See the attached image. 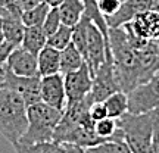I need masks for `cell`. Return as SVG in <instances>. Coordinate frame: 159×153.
Returning a JSON list of instances; mask_svg holds the SVG:
<instances>
[{"label":"cell","mask_w":159,"mask_h":153,"mask_svg":"<svg viewBox=\"0 0 159 153\" xmlns=\"http://www.w3.org/2000/svg\"><path fill=\"white\" fill-rule=\"evenodd\" d=\"M144 11H149L146 0H124L118 12H115L111 16H106L105 19L109 28H119Z\"/></svg>","instance_id":"13"},{"label":"cell","mask_w":159,"mask_h":153,"mask_svg":"<svg viewBox=\"0 0 159 153\" xmlns=\"http://www.w3.org/2000/svg\"><path fill=\"white\" fill-rule=\"evenodd\" d=\"M72 43L81 52L85 63L90 68L91 75H94L99 66L105 62L106 50L109 49V43L106 41L103 33L90 18L83 15L80 22L74 27Z\"/></svg>","instance_id":"4"},{"label":"cell","mask_w":159,"mask_h":153,"mask_svg":"<svg viewBox=\"0 0 159 153\" xmlns=\"http://www.w3.org/2000/svg\"><path fill=\"white\" fill-rule=\"evenodd\" d=\"M13 49H15V46L7 43V41H3L0 44V63L6 65V61H7V57H9V55L12 53Z\"/></svg>","instance_id":"29"},{"label":"cell","mask_w":159,"mask_h":153,"mask_svg":"<svg viewBox=\"0 0 159 153\" xmlns=\"http://www.w3.org/2000/svg\"><path fill=\"white\" fill-rule=\"evenodd\" d=\"M63 83H65V91H66V103L83 100L90 94L91 85H93V75L87 63H83V66L77 71L63 74Z\"/></svg>","instance_id":"9"},{"label":"cell","mask_w":159,"mask_h":153,"mask_svg":"<svg viewBox=\"0 0 159 153\" xmlns=\"http://www.w3.org/2000/svg\"><path fill=\"white\" fill-rule=\"evenodd\" d=\"M89 114H90V118L96 122V121H100V119L106 118L108 116V110H106V106H105L103 102H93L90 105Z\"/></svg>","instance_id":"28"},{"label":"cell","mask_w":159,"mask_h":153,"mask_svg":"<svg viewBox=\"0 0 159 153\" xmlns=\"http://www.w3.org/2000/svg\"><path fill=\"white\" fill-rule=\"evenodd\" d=\"M44 2L50 6V7H59V6L63 3V0H44Z\"/></svg>","instance_id":"33"},{"label":"cell","mask_w":159,"mask_h":153,"mask_svg":"<svg viewBox=\"0 0 159 153\" xmlns=\"http://www.w3.org/2000/svg\"><path fill=\"white\" fill-rule=\"evenodd\" d=\"M27 103L16 91L0 87V134L11 144L24 136L28 128Z\"/></svg>","instance_id":"2"},{"label":"cell","mask_w":159,"mask_h":153,"mask_svg":"<svg viewBox=\"0 0 159 153\" xmlns=\"http://www.w3.org/2000/svg\"><path fill=\"white\" fill-rule=\"evenodd\" d=\"M83 3H84V7H85L84 15L87 18H90L91 21L99 27V29L105 35L106 41L109 43V27L106 24L105 16L102 15V12L99 11V7H97V0H83Z\"/></svg>","instance_id":"23"},{"label":"cell","mask_w":159,"mask_h":153,"mask_svg":"<svg viewBox=\"0 0 159 153\" xmlns=\"http://www.w3.org/2000/svg\"><path fill=\"white\" fill-rule=\"evenodd\" d=\"M37 65H39L40 77L59 74L61 72V52L46 44L37 55Z\"/></svg>","instance_id":"14"},{"label":"cell","mask_w":159,"mask_h":153,"mask_svg":"<svg viewBox=\"0 0 159 153\" xmlns=\"http://www.w3.org/2000/svg\"><path fill=\"white\" fill-rule=\"evenodd\" d=\"M46 44H47V35L41 27H25V33L21 43L24 49H27L34 55H39Z\"/></svg>","instance_id":"18"},{"label":"cell","mask_w":159,"mask_h":153,"mask_svg":"<svg viewBox=\"0 0 159 153\" xmlns=\"http://www.w3.org/2000/svg\"><path fill=\"white\" fill-rule=\"evenodd\" d=\"M0 18H2V31L5 35V41L13 44L15 47L21 46L24 33H25V25H24L21 16L0 15Z\"/></svg>","instance_id":"15"},{"label":"cell","mask_w":159,"mask_h":153,"mask_svg":"<svg viewBox=\"0 0 159 153\" xmlns=\"http://www.w3.org/2000/svg\"><path fill=\"white\" fill-rule=\"evenodd\" d=\"M122 5V0H97V7L105 18L114 15Z\"/></svg>","instance_id":"27"},{"label":"cell","mask_w":159,"mask_h":153,"mask_svg":"<svg viewBox=\"0 0 159 153\" xmlns=\"http://www.w3.org/2000/svg\"><path fill=\"white\" fill-rule=\"evenodd\" d=\"M72 33H74L72 27H68V25L62 24L56 33H53L52 35L47 37V46L55 47L59 52L63 50L66 46L72 43Z\"/></svg>","instance_id":"24"},{"label":"cell","mask_w":159,"mask_h":153,"mask_svg":"<svg viewBox=\"0 0 159 153\" xmlns=\"http://www.w3.org/2000/svg\"><path fill=\"white\" fill-rule=\"evenodd\" d=\"M6 69L11 72L22 77H33L39 75V65H37V55L24 49L22 46L15 47L6 61Z\"/></svg>","instance_id":"12"},{"label":"cell","mask_w":159,"mask_h":153,"mask_svg":"<svg viewBox=\"0 0 159 153\" xmlns=\"http://www.w3.org/2000/svg\"><path fill=\"white\" fill-rule=\"evenodd\" d=\"M12 146L16 153H65V146L56 142L35 143V144L15 143Z\"/></svg>","instance_id":"21"},{"label":"cell","mask_w":159,"mask_h":153,"mask_svg":"<svg viewBox=\"0 0 159 153\" xmlns=\"http://www.w3.org/2000/svg\"><path fill=\"white\" fill-rule=\"evenodd\" d=\"M3 85L13 91H16L18 94L25 100L27 106L41 102V96H40L41 77L40 75L22 77V75H16L11 72L9 69H6L5 75H3Z\"/></svg>","instance_id":"8"},{"label":"cell","mask_w":159,"mask_h":153,"mask_svg":"<svg viewBox=\"0 0 159 153\" xmlns=\"http://www.w3.org/2000/svg\"><path fill=\"white\" fill-rule=\"evenodd\" d=\"M87 153H131L128 144L124 140V134L122 131L116 130L114 136L111 137L109 140L99 143L96 146H91V147L85 149Z\"/></svg>","instance_id":"16"},{"label":"cell","mask_w":159,"mask_h":153,"mask_svg":"<svg viewBox=\"0 0 159 153\" xmlns=\"http://www.w3.org/2000/svg\"><path fill=\"white\" fill-rule=\"evenodd\" d=\"M62 25V19H61V13H59V7H50V11L46 16L44 22L41 25L43 31L46 33V35L49 37L53 33H56L59 27Z\"/></svg>","instance_id":"26"},{"label":"cell","mask_w":159,"mask_h":153,"mask_svg":"<svg viewBox=\"0 0 159 153\" xmlns=\"http://www.w3.org/2000/svg\"><path fill=\"white\" fill-rule=\"evenodd\" d=\"M156 41H158V43H159V40H156Z\"/></svg>","instance_id":"38"},{"label":"cell","mask_w":159,"mask_h":153,"mask_svg":"<svg viewBox=\"0 0 159 153\" xmlns=\"http://www.w3.org/2000/svg\"><path fill=\"white\" fill-rule=\"evenodd\" d=\"M119 91V85L116 83L114 72V59L111 49L106 50V59L105 62L99 66L94 75H93V85L89 97L91 102H103L108 99L111 94Z\"/></svg>","instance_id":"7"},{"label":"cell","mask_w":159,"mask_h":153,"mask_svg":"<svg viewBox=\"0 0 159 153\" xmlns=\"http://www.w3.org/2000/svg\"><path fill=\"white\" fill-rule=\"evenodd\" d=\"M127 31L143 40H159V11H144L122 25Z\"/></svg>","instance_id":"11"},{"label":"cell","mask_w":159,"mask_h":153,"mask_svg":"<svg viewBox=\"0 0 159 153\" xmlns=\"http://www.w3.org/2000/svg\"><path fill=\"white\" fill-rule=\"evenodd\" d=\"M109 49L114 59V72L119 90L128 93L143 83L140 55L122 27L109 28Z\"/></svg>","instance_id":"1"},{"label":"cell","mask_w":159,"mask_h":153,"mask_svg":"<svg viewBox=\"0 0 159 153\" xmlns=\"http://www.w3.org/2000/svg\"><path fill=\"white\" fill-rule=\"evenodd\" d=\"M118 130V125H116V119L111 118V116H106V118L100 119V121H96L94 122V131L99 137L102 138H109L112 137Z\"/></svg>","instance_id":"25"},{"label":"cell","mask_w":159,"mask_h":153,"mask_svg":"<svg viewBox=\"0 0 159 153\" xmlns=\"http://www.w3.org/2000/svg\"><path fill=\"white\" fill-rule=\"evenodd\" d=\"M27 114H28V128L16 143L35 144V143L55 142L53 134L56 125L61 122L62 110L52 108L44 102H37L34 105H30Z\"/></svg>","instance_id":"5"},{"label":"cell","mask_w":159,"mask_h":153,"mask_svg":"<svg viewBox=\"0 0 159 153\" xmlns=\"http://www.w3.org/2000/svg\"><path fill=\"white\" fill-rule=\"evenodd\" d=\"M0 28H2V18H0Z\"/></svg>","instance_id":"37"},{"label":"cell","mask_w":159,"mask_h":153,"mask_svg":"<svg viewBox=\"0 0 159 153\" xmlns=\"http://www.w3.org/2000/svg\"><path fill=\"white\" fill-rule=\"evenodd\" d=\"M44 0H19V3H21V7H22V12L24 11H30V9H33L35 6L41 5Z\"/></svg>","instance_id":"30"},{"label":"cell","mask_w":159,"mask_h":153,"mask_svg":"<svg viewBox=\"0 0 159 153\" xmlns=\"http://www.w3.org/2000/svg\"><path fill=\"white\" fill-rule=\"evenodd\" d=\"M85 12L83 0H63V3L59 6V13L63 25H68L74 28L80 22Z\"/></svg>","instance_id":"17"},{"label":"cell","mask_w":159,"mask_h":153,"mask_svg":"<svg viewBox=\"0 0 159 153\" xmlns=\"http://www.w3.org/2000/svg\"><path fill=\"white\" fill-rule=\"evenodd\" d=\"M127 97L128 112L131 114H144L159 109V71L152 78L128 91Z\"/></svg>","instance_id":"6"},{"label":"cell","mask_w":159,"mask_h":153,"mask_svg":"<svg viewBox=\"0 0 159 153\" xmlns=\"http://www.w3.org/2000/svg\"><path fill=\"white\" fill-rule=\"evenodd\" d=\"M40 96H41V102L63 112L66 106V91H65L63 75L59 72V74L41 77Z\"/></svg>","instance_id":"10"},{"label":"cell","mask_w":159,"mask_h":153,"mask_svg":"<svg viewBox=\"0 0 159 153\" xmlns=\"http://www.w3.org/2000/svg\"><path fill=\"white\" fill-rule=\"evenodd\" d=\"M3 85V77H0V87Z\"/></svg>","instance_id":"36"},{"label":"cell","mask_w":159,"mask_h":153,"mask_svg":"<svg viewBox=\"0 0 159 153\" xmlns=\"http://www.w3.org/2000/svg\"><path fill=\"white\" fill-rule=\"evenodd\" d=\"M5 41V35H3V31H2V28H0V44Z\"/></svg>","instance_id":"35"},{"label":"cell","mask_w":159,"mask_h":153,"mask_svg":"<svg viewBox=\"0 0 159 153\" xmlns=\"http://www.w3.org/2000/svg\"><path fill=\"white\" fill-rule=\"evenodd\" d=\"M63 146H65V153H87L84 147L77 144H63Z\"/></svg>","instance_id":"31"},{"label":"cell","mask_w":159,"mask_h":153,"mask_svg":"<svg viewBox=\"0 0 159 153\" xmlns=\"http://www.w3.org/2000/svg\"><path fill=\"white\" fill-rule=\"evenodd\" d=\"M6 72V65H3V63H0V77H3Z\"/></svg>","instance_id":"34"},{"label":"cell","mask_w":159,"mask_h":153,"mask_svg":"<svg viewBox=\"0 0 159 153\" xmlns=\"http://www.w3.org/2000/svg\"><path fill=\"white\" fill-rule=\"evenodd\" d=\"M84 62L85 61L81 52L75 47L74 43L68 44L63 50H61V74L62 75L80 69Z\"/></svg>","instance_id":"19"},{"label":"cell","mask_w":159,"mask_h":153,"mask_svg":"<svg viewBox=\"0 0 159 153\" xmlns=\"http://www.w3.org/2000/svg\"><path fill=\"white\" fill-rule=\"evenodd\" d=\"M149 11H159V0H146Z\"/></svg>","instance_id":"32"},{"label":"cell","mask_w":159,"mask_h":153,"mask_svg":"<svg viewBox=\"0 0 159 153\" xmlns=\"http://www.w3.org/2000/svg\"><path fill=\"white\" fill-rule=\"evenodd\" d=\"M106 110H108V116L111 118H119L122 116L125 112H128V97L125 91H116L114 94H111L108 99L103 100Z\"/></svg>","instance_id":"20"},{"label":"cell","mask_w":159,"mask_h":153,"mask_svg":"<svg viewBox=\"0 0 159 153\" xmlns=\"http://www.w3.org/2000/svg\"><path fill=\"white\" fill-rule=\"evenodd\" d=\"M158 124L159 109L144 112V114L125 112L122 116L116 118V125L122 131L124 140L128 144L131 153L148 152Z\"/></svg>","instance_id":"3"},{"label":"cell","mask_w":159,"mask_h":153,"mask_svg":"<svg viewBox=\"0 0 159 153\" xmlns=\"http://www.w3.org/2000/svg\"><path fill=\"white\" fill-rule=\"evenodd\" d=\"M49 11H50V6L46 2H43L41 5L35 6L30 11H24L21 15V19H22L25 27H41Z\"/></svg>","instance_id":"22"}]
</instances>
